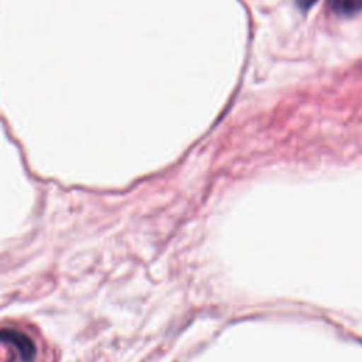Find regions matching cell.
<instances>
[{"label":"cell","mask_w":362,"mask_h":362,"mask_svg":"<svg viewBox=\"0 0 362 362\" xmlns=\"http://www.w3.org/2000/svg\"><path fill=\"white\" fill-rule=\"evenodd\" d=\"M332 10L342 16L355 14L362 10V0H331Z\"/></svg>","instance_id":"cell-1"},{"label":"cell","mask_w":362,"mask_h":362,"mask_svg":"<svg viewBox=\"0 0 362 362\" xmlns=\"http://www.w3.org/2000/svg\"><path fill=\"white\" fill-rule=\"evenodd\" d=\"M294 1L298 6V8H301L304 11V10H308L311 6H314L317 0H294Z\"/></svg>","instance_id":"cell-2"}]
</instances>
